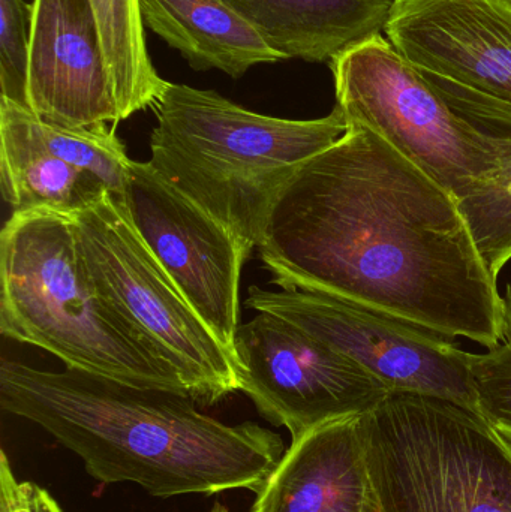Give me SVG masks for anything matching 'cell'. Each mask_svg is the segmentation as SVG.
<instances>
[{
  "label": "cell",
  "instance_id": "10",
  "mask_svg": "<svg viewBox=\"0 0 511 512\" xmlns=\"http://www.w3.org/2000/svg\"><path fill=\"white\" fill-rule=\"evenodd\" d=\"M119 204L186 300L236 355L240 276L249 258L239 240L150 162L131 161Z\"/></svg>",
  "mask_w": 511,
  "mask_h": 512
},
{
  "label": "cell",
  "instance_id": "9",
  "mask_svg": "<svg viewBox=\"0 0 511 512\" xmlns=\"http://www.w3.org/2000/svg\"><path fill=\"white\" fill-rule=\"evenodd\" d=\"M234 349L240 391L293 441L330 421L368 414L390 394L359 364L273 313L240 325Z\"/></svg>",
  "mask_w": 511,
  "mask_h": 512
},
{
  "label": "cell",
  "instance_id": "24",
  "mask_svg": "<svg viewBox=\"0 0 511 512\" xmlns=\"http://www.w3.org/2000/svg\"><path fill=\"white\" fill-rule=\"evenodd\" d=\"M212 512H228V511L222 507H215V508H213Z\"/></svg>",
  "mask_w": 511,
  "mask_h": 512
},
{
  "label": "cell",
  "instance_id": "12",
  "mask_svg": "<svg viewBox=\"0 0 511 512\" xmlns=\"http://www.w3.org/2000/svg\"><path fill=\"white\" fill-rule=\"evenodd\" d=\"M24 108L62 128L122 122L90 0H33Z\"/></svg>",
  "mask_w": 511,
  "mask_h": 512
},
{
  "label": "cell",
  "instance_id": "23",
  "mask_svg": "<svg viewBox=\"0 0 511 512\" xmlns=\"http://www.w3.org/2000/svg\"><path fill=\"white\" fill-rule=\"evenodd\" d=\"M363 512H380L378 511L377 504H375L374 496H372L371 501H369L368 507H366V510Z\"/></svg>",
  "mask_w": 511,
  "mask_h": 512
},
{
  "label": "cell",
  "instance_id": "18",
  "mask_svg": "<svg viewBox=\"0 0 511 512\" xmlns=\"http://www.w3.org/2000/svg\"><path fill=\"white\" fill-rule=\"evenodd\" d=\"M90 5L122 119L155 110L171 83L150 59L140 0H90Z\"/></svg>",
  "mask_w": 511,
  "mask_h": 512
},
{
  "label": "cell",
  "instance_id": "16",
  "mask_svg": "<svg viewBox=\"0 0 511 512\" xmlns=\"http://www.w3.org/2000/svg\"><path fill=\"white\" fill-rule=\"evenodd\" d=\"M0 182L14 212L51 210L72 216L108 192L98 177L48 152L33 114L5 96H0Z\"/></svg>",
  "mask_w": 511,
  "mask_h": 512
},
{
  "label": "cell",
  "instance_id": "19",
  "mask_svg": "<svg viewBox=\"0 0 511 512\" xmlns=\"http://www.w3.org/2000/svg\"><path fill=\"white\" fill-rule=\"evenodd\" d=\"M33 126L48 152L98 177L111 197L122 203L131 159L126 155L125 144L108 123L62 128L48 125L33 114Z\"/></svg>",
  "mask_w": 511,
  "mask_h": 512
},
{
  "label": "cell",
  "instance_id": "3",
  "mask_svg": "<svg viewBox=\"0 0 511 512\" xmlns=\"http://www.w3.org/2000/svg\"><path fill=\"white\" fill-rule=\"evenodd\" d=\"M155 113L150 164L224 224L249 256L291 177L348 129L339 107L321 119H279L215 90L174 83Z\"/></svg>",
  "mask_w": 511,
  "mask_h": 512
},
{
  "label": "cell",
  "instance_id": "8",
  "mask_svg": "<svg viewBox=\"0 0 511 512\" xmlns=\"http://www.w3.org/2000/svg\"><path fill=\"white\" fill-rule=\"evenodd\" d=\"M245 304L293 322L359 364L390 393L437 397L479 412L471 352L458 348L455 339L314 292L251 286Z\"/></svg>",
  "mask_w": 511,
  "mask_h": 512
},
{
  "label": "cell",
  "instance_id": "22",
  "mask_svg": "<svg viewBox=\"0 0 511 512\" xmlns=\"http://www.w3.org/2000/svg\"><path fill=\"white\" fill-rule=\"evenodd\" d=\"M0 512H63L53 496L38 484L20 483L5 451L0 453Z\"/></svg>",
  "mask_w": 511,
  "mask_h": 512
},
{
  "label": "cell",
  "instance_id": "6",
  "mask_svg": "<svg viewBox=\"0 0 511 512\" xmlns=\"http://www.w3.org/2000/svg\"><path fill=\"white\" fill-rule=\"evenodd\" d=\"M69 218L96 285L177 373L188 396L215 405L240 391L236 355L186 300L110 192Z\"/></svg>",
  "mask_w": 511,
  "mask_h": 512
},
{
  "label": "cell",
  "instance_id": "2",
  "mask_svg": "<svg viewBox=\"0 0 511 512\" xmlns=\"http://www.w3.org/2000/svg\"><path fill=\"white\" fill-rule=\"evenodd\" d=\"M195 403L71 367L0 364L3 411L41 427L99 483L137 484L164 499L260 492L284 456L281 436L249 421L228 426Z\"/></svg>",
  "mask_w": 511,
  "mask_h": 512
},
{
  "label": "cell",
  "instance_id": "15",
  "mask_svg": "<svg viewBox=\"0 0 511 512\" xmlns=\"http://www.w3.org/2000/svg\"><path fill=\"white\" fill-rule=\"evenodd\" d=\"M287 60L332 62L383 35L393 0H225Z\"/></svg>",
  "mask_w": 511,
  "mask_h": 512
},
{
  "label": "cell",
  "instance_id": "17",
  "mask_svg": "<svg viewBox=\"0 0 511 512\" xmlns=\"http://www.w3.org/2000/svg\"><path fill=\"white\" fill-rule=\"evenodd\" d=\"M422 72L449 107L485 135L500 159L494 179L459 201L477 249L498 280L511 259V104Z\"/></svg>",
  "mask_w": 511,
  "mask_h": 512
},
{
  "label": "cell",
  "instance_id": "20",
  "mask_svg": "<svg viewBox=\"0 0 511 512\" xmlns=\"http://www.w3.org/2000/svg\"><path fill=\"white\" fill-rule=\"evenodd\" d=\"M479 412L511 442V282L503 295V339L486 354H471Z\"/></svg>",
  "mask_w": 511,
  "mask_h": 512
},
{
  "label": "cell",
  "instance_id": "5",
  "mask_svg": "<svg viewBox=\"0 0 511 512\" xmlns=\"http://www.w3.org/2000/svg\"><path fill=\"white\" fill-rule=\"evenodd\" d=\"M380 512H511V442L479 412L390 393L362 415Z\"/></svg>",
  "mask_w": 511,
  "mask_h": 512
},
{
  "label": "cell",
  "instance_id": "11",
  "mask_svg": "<svg viewBox=\"0 0 511 512\" xmlns=\"http://www.w3.org/2000/svg\"><path fill=\"white\" fill-rule=\"evenodd\" d=\"M384 35L420 71L511 104V0H393Z\"/></svg>",
  "mask_w": 511,
  "mask_h": 512
},
{
  "label": "cell",
  "instance_id": "7",
  "mask_svg": "<svg viewBox=\"0 0 511 512\" xmlns=\"http://www.w3.org/2000/svg\"><path fill=\"white\" fill-rule=\"evenodd\" d=\"M330 68L336 107L347 123L380 135L456 200L488 185L500 170L485 135L459 117L386 36L348 48Z\"/></svg>",
  "mask_w": 511,
  "mask_h": 512
},
{
  "label": "cell",
  "instance_id": "21",
  "mask_svg": "<svg viewBox=\"0 0 511 512\" xmlns=\"http://www.w3.org/2000/svg\"><path fill=\"white\" fill-rule=\"evenodd\" d=\"M32 3L0 0V96L26 101Z\"/></svg>",
  "mask_w": 511,
  "mask_h": 512
},
{
  "label": "cell",
  "instance_id": "4",
  "mask_svg": "<svg viewBox=\"0 0 511 512\" xmlns=\"http://www.w3.org/2000/svg\"><path fill=\"white\" fill-rule=\"evenodd\" d=\"M0 331L65 367L186 393L177 373L96 285L69 216L12 212L0 234Z\"/></svg>",
  "mask_w": 511,
  "mask_h": 512
},
{
  "label": "cell",
  "instance_id": "1",
  "mask_svg": "<svg viewBox=\"0 0 511 512\" xmlns=\"http://www.w3.org/2000/svg\"><path fill=\"white\" fill-rule=\"evenodd\" d=\"M257 251L282 291L327 295L486 349L503 339V295L459 201L359 123L291 177Z\"/></svg>",
  "mask_w": 511,
  "mask_h": 512
},
{
  "label": "cell",
  "instance_id": "14",
  "mask_svg": "<svg viewBox=\"0 0 511 512\" xmlns=\"http://www.w3.org/2000/svg\"><path fill=\"white\" fill-rule=\"evenodd\" d=\"M141 18L194 71L240 78L258 65L287 60L225 0H140Z\"/></svg>",
  "mask_w": 511,
  "mask_h": 512
},
{
  "label": "cell",
  "instance_id": "13",
  "mask_svg": "<svg viewBox=\"0 0 511 512\" xmlns=\"http://www.w3.org/2000/svg\"><path fill=\"white\" fill-rule=\"evenodd\" d=\"M372 499L362 415L291 442L251 512H363Z\"/></svg>",
  "mask_w": 511,
  "mask_h": 512
}]
</instances>
